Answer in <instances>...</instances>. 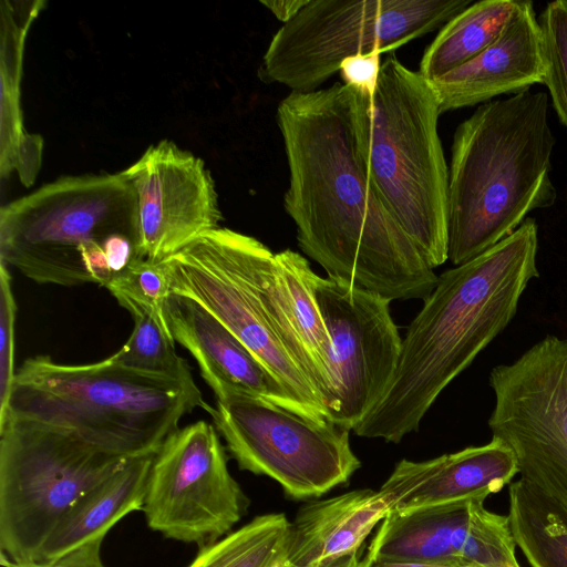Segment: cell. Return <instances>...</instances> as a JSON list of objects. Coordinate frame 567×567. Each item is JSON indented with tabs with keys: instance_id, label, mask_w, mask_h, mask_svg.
<instances>
[{
	"instance_id": "obj_4",
	"label": "cell",
	"mask_w": 567,
	"mask_h": 567,
	"mask_svg": "<svg viewBox=\"0 0 567 567\" xmlns=\"http://www.w3.org/2000/svg\"><path fill=\"white\" fill-rule=\"evenodd\" d=\"M207 406L197 385L137 372L111 357L70 365L37 355L17 371L0 422L16 417L56 426L136 458L156 454L184 415Z\"/></svg>"
},
{
	"instance_id": "obj_5",
	"label": "cell",
	"mask_w": 567,
	"mask_h": 567,
	"mask_svg": "<svg viewBox=\"0 0 567 567\" xmlns=\"http://www.w3.org/2000/svg\"><path fill=\"white\" fill-rule=\"evenodd\" d=\"M161 264L172 292L195 301L235 334L278 382L295 413L329 422L308 354L278 300L276 252L252 236L218 227Z\"/></svg>"
},
{
	"instance_id": "obj_33",
	"label": "cell",
	"mask_w": 567,
	"mask_h": 567,
	"mask_svg": "<svg viewBox=\"0 0 567 567\" xmlns=\"http://www.w3.org/2000/svg\"><path fill=\"white\" fill-rule=\"evenodd\" d=\"M359 567H440L425 564L406 563V561H393L379 558H372L365 556L360 560Z\"/></svg>"
},
{
	"instance_id": "obj_7",
	"label": "cell",
	"mask_w": 567,
	"mask_h": 567,
	"mask_svg": "<svg viewBox=\"0 0 567 567\" xmlns=\"http://www.w3.org/2000/svg\"><path fill=\"white\" fill-rule=\"evenodd\" d=\"M136 196L116 174L61 177L0 210V262L38 284L65 287L112 279L104 244L136 239Z\"/></svg>"
},
{
	"instance_id": "obj_10",
	"label": "cell",
	"mask_w": 567,
	"mask_h": 567,
	"mask_svg": "<svg viewBox=\"0 0 567 567\" xmlns=\"http://www.w3.org/2000/svg\"><path fill=\"white\" fill-rule=\"evenodd\" d=\"M206 412L240 470L272 478L295 499L321 496L361 466L349 430L316 423L262 398L230 394Z\"/></svg>"
},
{
	"instance_id": "obj_14",
	"label": "cell",
	"mask_w": 567,
	"mask_h": 567,
	"mask_svg": "<svg viewBox=\"0 0 567 567\" xmlns=\"http://www.w3.org/2000/svg\"><path fill=\"white\" fill-rule=\"evenodd\" d=\"M136 196V256L161 264L223 219L205 162L168 140L121 172Z\"/></svg>"
},
{
	"instance_id": "obj_21",
	"label": "cell",
	"mask_w": 567,
	"mask_h": 567,
	"mask_svg": "<svg viewBox=\"0 0 567 567\" xmlns=\"http://www.w3.org/2000/svg\"><path fill=\"white\" fill-rule=\"evenodd\" d=\"M317 274L309 261L292 249L276 252V292L282 312L303 346L312 381L324 398L328 414L337 379L334 351L315 293Z\"/></svg>"
},
{
	"instance_id": "obj_15",
	"label": "cell",
	"mask_w": 567,
	"mask_h": 567,
	"mask_svg": "<svg viewBox=\"0 0 567 567\" xmlns=\"http://www.w3.org/2000/svg\"><path fill=\"white\" fill-rule=\"evenodd\" d=\"M509 519L483 501L409 513L390 512L368 557L440 567H520Z\"/></svg>"
},
{
	"instance_id": "obj_6",
	"label": "cell",
	"mask_w": 567,
	"mask_h": 567,
	"mask_svg": "<svg viewBox=\"0 0 567 567\" xmlns=\"http://www.w3.org/2000/svg\"><path fill=\"white\" fill-rule=\"evenodd\" d=\"M431 82L394 54L372 95L361 94V134L370 178L432 268L447 260L449 167Z\"/></svg>"
},
{
	"instance_id": "obj_34",
	"label": "cell",
	"mask_w": 567,
	"mask_h": 567,
	"mask_svg": "<svg viewBox=\"0 0 567 567\" xmlns=\"http://www.w3.org/2000/svg\"><path fill=\"white\" fill-rule=\"evenodd\" d=\"M358 551L336 559L327 560L313 567H359Z\"/></svg>"
},
{
	"instance_id": "obj_1",
	"label": "cell",
	"mask_w": 567,
	"mask_h": 567,
	"mask_svg": "<svg viewBox=\"0 0 567 567\" xmlns=\"http://www.w3.org/2000/svg\"><path fill=\"white\" fill-rule=\"evenodd\" d=\"M289 171L284 207L305 255L333 277L391 301L425 299L437 282L370 178L361 93L336 82L277 106Z\"/></svg>"
},
{
	"instance_id": "obj_8",
	"label": "cell",
	"mask_w": 567,
	"mask_h": 567,
	"mask_svg": "<svg viewBox=\"0 0 567 567\" xmlns=\"http://www.w3.org/2000/svg\"><path fill=\"white\" fill-rule=\"evenodd\" d=\"M128 460L64 429L16 417L0 422V553L39 563L71 507Z\"/></svg>"
},
{
	"instance_id": "obj_29",
	"label": "cell",
	"mask_w": 567,
	"mask_h": 567,
	"mask_svg": "<svg viewBox=\"0 0 567 567\" xmlns=\"http://www.w3.org/2000/svg\"><path fill=\"white\" fill-rule=\"evenodd\" d=\"M17 303L9 268L0 262V410L4 408L14 378V326Z\"/></svg>"
},
{
	"instance_id": "obj_17",
	"label": "cell",
	"mask_w": 567,
	"mask_h": 567,
	"mask_svg": "<svg viewBox=\"0 0 567 567\" xmlns=\"http://www.w3.org/2000/svg\"><path fill=\"white\" fill-rule=\"evenodd\" d=\"M440 112L489 102L544 82L540 30L534 4L526 1L501 37L477 56L451 72L429 80Z\"/></svg>"
},
{
	"instance_id": "obj_16",
	"label": "cell",
	"mask_w": 567,
	"mask_h": 567,
	"mask_svg": "<svg viewBox=\"0 0 567 567\" xmlns=\"http://www.w3.org/2000/svg\"><path fill=\"white\" fill-rule=\"evenodd\" d=\"M518 474L511 449L492 437L426 461L401 460L380 491L392 513L485 501L511 484Z\"/></svg>"
},
{
	"instance_id": "obj_23",
	"label": "cell",
	"mask_w": 567,
	"mask_h": 567,
	"mask_svg": "<svg viewBox=\"0 0 567 567\" xmlns=\"http://www.w3.org/2000/svg\"><path fill=\"white\" fill-rule=\"evenodd\" d=\"M508 519L532 567H567V509L524 478L509 484Z\"/></svg>"
},
{
	"instance_id": "obj_30",
	"label": "cell",
	"mask_w": 567,
	"mask_h": 567,
	"mask_svg": "<svg viewBox=\"0 0 567 567\" xmlns=\"http://www.w3.org/2000/svg\"><path fill=\"white\" fill-rule=\"evenodd\" d=\"M380 54L373 51L344 59L339 69L342 83L361 94L372 95L382 65Z\"/></svg>"
},
{
	"instance_id": "obj_24",
	"label": "cell",
	"mask_w": 567,
	"mask_h": 567,
	"mask_svg": "<svg viewBox=\"0 0 567 567\" xmlns=\"http://www.w3.org/2000/svg\"><path fill=\"white\" fill-rule=\"evenodd\" d=\"M45 1L1 2V112L0 172L1 177L17 167L18 152L25 135L20 107V82L24 42L30 25Z\"/></svg>"
},
{
	"instance_id": "obj_25",
	"label": "cell",
	"mask_w": 567,
	"mask_h": 567,
	"mask_svg": "<svg viewBox=\"0 0 567 567\" xmlns=\"http://www.w3.org/2000/svg\"><path fill=\"white\" fill-rule=\"evenodd\" d=\"M289 526L281 513L256 516L200 547L187 567H286Z\"/></svg>"
},
{
	"instance_id": "obj_18",
	"label": "cell",
	"mask_w": 567,
	"mask_h": 567,
	"mask_svg": "<svg viewBox=\"0 0 567 567\" xmlns=\"http://www.w3.org/2000/svg\"><path fill=\"white\" fill-rule=\"evenodd\" d=\"M167 323L174 340L196 360L216 400L247 393L295 413L286 393L260 361L198 303L172 292Z\"/></svg>"
},
{
	"instance_id": "obj_19",
	"label": "cell",
	"mask_w": 567,
	"mask_h": 567,
	"mask_svg": "<svg viewBox=\"0 0 567 567\" xmlns=\"http://www.w3.org/2000/svg\"><path fill=\"white\" fill-rule=\"evenodd\" d=\"M389 513L380 489H354L305 505L289 526L286 567H313L357 553Z\"/></svg>"
},
{
	"instance_id": "obj_31",
	"label": "cell",
	"mask_w": 567,
	"mask_h": 567,
	"mask_svg": "<svg viewBox=\"0 0 567 567\" xmlns=\"http://www.w3.org/2000/svg\"><path fill=\"white\" fill-rule=\"evenodd\" d=\"M102 542L103 539H94L51 565L52 567H106L101 557Z\"/></svg>"
},
{
	"instance_id": "obj_22",
	"label": "cell",
	"mask_w": 567,
	"mask_h": 567,
	"mask_svg": "<svg viewBox=\"0 0 567 567\" xmlns=\"http://www.w3.org/2000/svg\"><path fill=\"white\" fill-rule=\"evenodd\" d=\"M525 2L483 0L470 4L445 23L426 47L419 73L434 80L467 63L501 37Z\"/></svg>"
},
{
	"instance_id": "obj_13",
	"label": "cell",
	"mask_w": 567,
	"mask_h": 567,
	"mask_svg": "<svg viewBox=\"0 0 567 567\" xmlns=\"http://www.w3.org/2000/svg\"><path fill=\"white\" fill-rule=\"evenodd\" d=\"M315 293L334 351L337 390L329 422L353 431L389 388L402 338L391 316V300L318 275Z\"/></svg>"
},
{
	"instance_id": "obj_3",
	"label": "cell",
	"mask_w": 567,
	"mask_h": 567,
	"mask_svg": "<svg viewBox=\"0 0 567 567\" xmlns=\"http://www.w3.org/2000/svg\"><path fill=\"white\" fill-rule=\"evenodd\" d=\"M548 96L530 89L481 104L456 127L449 166L447 260L462 265L557 199Z\"/></svg>"
},
{
	"instance_id": "obj_12",
	"label": "cell",
	"mask_w": 567,
	"mask_h": 567,
	"mask_svg": "<svg viewBox=\"0 0 567 567\" xmlns=\"http://www.w3.org/2000/svg\"><path fill=\"white\" fill-rule=\"evenodd\" d=\"M248 506L210 423L178 429L154 455L143 512L164 537L200 548L233 532Z\"/></svg>"
},
{
	"instance_id": "obj_20",
	"label": "cell",
	"mask_w": 567,
	"mask_h": 567,
	"mask_svg": "<svg viewBox=\"0 0 567 567\" xmlns=\"http://www.w3.org/2000/svg\"><path fill=\"white\" fill-rule=\"evenodd\" d=\"M154 455L128 460L83 495L45 542L39 563L53 564L94 539H104L123 517L143 511Z\"/></svg>"
},
{
	"instance_id": "obj_2",
	"label": "cell",
	"mask_w": 567,
	"mask_h": 567,
	"mask_svg": "<svg viewBox=\"0 0 567 567\" xmlns=\"http://www.w3.org/2000/svg\"><path fill=\"white\" fill-rule=\"evenodd\" d=\"M538 227L526 218L508 237L437 276L402 339L383 396L355 435L400 443L417 432L442 391L514 318L528 282L539 276Z\"/></svg>"
},
{
	"instance_id": "obj_28",
	"label": "cell",
	"mask_w": 567,
	"mask_h": 567,
	"mask_svg": "<svg viewBox=\"0 0 567 567\" xmlns=\"http://www.w3.org/2000/svg\"><path fill=\"white\" fill-rule=\"evenodd\" d=\"M544 82L553 107L567 127V0L546 4L539 20Z\"/></svg>"
},
{
	"instance_id": "obj_32",
	"label": "cell",
	"mask_w": 567,
	"mask_h": 567,
	"mask_svg": "<svg viewBox=\"0 0 567 567\" xmlns=\"http://www.w3.org/2000/svg\"><path fill=\"white\" fill-rule=\"evenodd\" d=\"M308 2V0L260 1L279 21L287 23Z\"/></svg>"
},
{
	"instance_id": "obj_26",
	"label": "cell",
	"mask_w": 567,
	"mask_h": 567,
	"mask_svg": "<svg viewBox=\"0 0 567 567\" xmlns=\"http://www.w3.org/2000/svg\"><path fill=\"white\" fill-rule=\"evenodd\" d=\"M131 315L134 320L133 331L111 358L137 372L196 385L188 362L175 350V340L169 329L147 311L137 310Z\"/></svg>"
},
{
	"instance_id": "obj_27",
	"label": "cell",
	"mask_w": 567,
	"mask_h": 567,
	"mask_svg": "<svg viewBox=\"0 0 567 567\" xmlns=\"http://www.w3.org/2000/svg\"><path fill=\"white\" fill-rule=\"evenodd\" d=\"M105 288L130 313L147 311L168 328L167 307L172 290L162 264L136 256Z\"/></svg>"
},
{
	"instance_id": "obj_9",
	"label": "cell",
	"mask_w": 567,
	"mask_h": 567,
	"mask_svg": "<svg viewBox=\"0 0 567 567\" xmlns=\"http://www.w3.org/2000/svg\"><path fill=\"white\" fill-rule=\"evenodd\" d=\"M472 0H308L274 34L258 69L265 83L318 90L349 56L385 53L439 28Z\"/></svg>"
},
{
	"instance_id": "obj_11",
	"label": "cell",
	"mask_w": 567,
	"mask_h": 567,
	"mask_svg": "<svg viewBox=\"0 0 567 567\" xmlns=\"http://www.w3.org/2000/svg\"><path fill=\"white\" fill-rule=\"evenodd\" d=\"M492 437L514 454L518 474L567 509V341L548 334L489 374Z\"/></svg>"
},
{
	"instance_id": "obj_35",
	"label": "cell",
	"mask_w": 567,
	"mask_h": 567,
	"mask_svg": "<svg viewBox=\"0 0 567 567\" xmlns=\"http://www.w3.org/2000/svg\"><path fill=\"white\" fill-rule=\"evenodd\" d=\"M0 561L4 567H52L51 564L45 563H16L10 560L6 555L0 553Z\"/></svg>"
}]
</instances>
